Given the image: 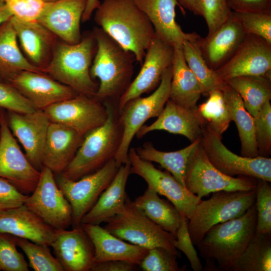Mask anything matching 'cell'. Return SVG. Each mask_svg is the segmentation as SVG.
I'll return each mask as SVG.
<instances>
[{"label":"cell","mask_w":271,"mask_h":271,"mask_svg":"<svg viewBox=\"0 0 271 271\" xmlns=\"http://www.w3.org/2000/svg\"><path fill=\"white\" fill-rule=\"evenodd\" d=\"M94 20L142 65L156 32L147 16L132 0H103L96 9Z\"/></svg>","instance_id":"6da1fadb"},{"label":"cell","mask_w":271,"mask_h":271,"mask_svg":"<svg viewBox=\"0 0 271 271\" xmlns=\"http://www.w3.org/2000/svg\"><path fill=\"white\" fill-rule=\"evenodd\" d=\"M257 213L255 201L240 217L212 227L196 245L208 270L230 271L253 237Z\"/></svg>","instance_id":"7a4b0ae2"},{"label":"cell","mask_w":271,"mask_h":271,"mask_svg":"<svg viewBox=\"0 0 271 271\" xmlns=\"http://www.w3.org/2000/svg\"><path fill=\"white\" fill-rule=\"evenodd\" d=\"M92 33L97 48L90 73L92 79L99 80L94 98L101 102H118L132 80L135 56L101 28H94Z\"/></svg>","instance_id":"3957f363"},{"label":"cell","mask_w":271,"mask_h":271,"mask_svg":"<svg viewBox=\"0 0 271 271\" xmlns=\"http://www.w3.org/2000/svg\"><path fill=\"white\" fill-rule=\"evenodd\" d=\"M96 48L92 32L85 34L76 44L56 43L43 72L78 94L94 98L98 85L90 70Z\"/></svg>","instance_id":"277c9868"},{"label":"cell","mask_w":271,"mask_h":271,"mask_svg":"<svg viewBox=\"0 0 271 271\" xmlns=\"http://www.w3.org/2000/svg\"><path fill=\"white\" fill-rule=\"evenodd\" d=\"M103 103L107 110L106 121L87 132L72 160L61 174L64 177L77 180L102 168L114 159L122 135L118 121V106L112 101Z\"/></svg>","instance_id":"5b68a950"},{"label":"cell","mask_w":271,"mask_h":271,"mask_svg":"<svg viewBox=\"0 0 271 271\" xmlns=\"http://www.w3.org/2000/svg\"><path fill=\"white\" fill-rule=\"evenodd\" d=\"M256 189L219 191L208 200H201L188 220V230L197 245L213 226L241 216L255 202Z\"/></svg>","instance_id":"8992f818"},{"label":"cell","mask_w":271,"mask_h":271,"mask_svg":"<svg viewBox=\"0 0 271 271\" xmlns=\"http://www.w3.org/2000/svg\"><path fill=\"white\" fill-rule=\"evenodd\" d=\"M172 75L171 65L165 70L159 85L151 94L129 101L118 112L122 129L121 143L114 157L118 167L129 162V146L140 128L150 118L157 117L163 109L169 99Z\"/></svg>","instance_id":"52a82bcc"},{"label":"cell","mask_w":271,"mask_h":271,"mask_svg":"<svg viewBox=\"0 0 271 271\" xmlns=\"http://www.w3.org/2000/svg\"><path fill=\"white\" fill-rule=\"evenodd\" d=\"M104 228L126 242L150 249L162 247L179 254L176 237L149 219L127 196L123 210L106 222Z\"/></svg>","instance_id":"ba28073f"},{"label":"cell","mask_w":271,"mask_h":271,"mask_svg":"<svg viewBox=\"0 0 271 271\" xmlns=\"http://www.w3.org/2000/svg\"><path fill=\"white\" fill-rule=\"evenodd\" d=\"M257 179L243 176L226 175L209 161L201 141L190 157L185 186L199 198L219 191H251L256 189Z\"/></svg>","instance_id":"9c48e42d"},{"label":"cell","mask_w":271,"mask_h":271,"mask_svg":"<svg viewBox=\"0 0 271 271\" xmlns=\"http://www.w3.org/2000/svg\"><path fill=\"white\" fill-rule=\"evenodd\" d=\"M119 168L113 159L99 170L77 180L55 174L58 186L71 206L72 228L81 225L83 217L111 183Z\"/></svg>","instance_id":"30bf717a"},{"label":"cell","mask_w":271,"mask_h":271,"mask_svg":"<svg viewBox=\"0 0 271 271\" xmlns=\"http://www.w3.org/2000/svg\"><path fill=\"white\" fill-rule=\"evenodd\" d=\"M221 139L203 125L201 144L208 159L217 169L229 176H247L270 183V158L239 156L230 151Z\"/></svg>","instance_id":"8fae6325"},{"label":"cell","mask_w":271,"mask_h":271,"mask_svg":"<svg viewBox=\"0 0 271 271\" xmlns=\"http://www.w3.org/2000/svg\"><path fill=\"white\" fill-rule=\"evenodd\" d=\"M128 159L130 174H136L144 179L148 187L166 197L180 215L190 219L196 206L202 200L201 199L190 192L169 172L162 171L151 162L140 158L135 149H129Z\"/></svg>","instance_id":"7c38bea8"},{"label":"cell","mask_w":271,"mask_h":271,"mask_svg":"<svg viewBox=\"0 0 271 271\" xmlns=\"http://www.w3.org/2000/svg\"><path fill=\"white\" fill-rule=\"evenodd\" d=\"M24 204L55 229L72 225L71 205L58 186L55 174L46 167H42L37 185Z\"/></svg>","instance_id":"4fadbf2b"},{"label":"cell","mask_w":271,"mask_h":271,"mask_svg":"<svg viewBox=\"0 0 271 271\" xmlns=\"http://www.w3.org/2000/svg\"><path fill=\"white\" fill-rule=\"evenodd\" d=\"M0 177L8 180L23 194H31L39 181L40 171L20 149L9 128L4 109H0Z\"/></svg>","instance_id":"5bb4252c"},{"label":"cell","mask_w":271,"mask_h":271,"mask_svg":"<svg viewBox=\"0 0 271 271\" xmlns=\"http://www.w3.org/2000/svg\"><path fill=\"white\" fill-rule=\"evenodd\" d=\"M214 71L222 84L239 76H271V44L248 34L232 56Z\"/></svg>","instance_id":"9a60e30c"},{"label":"cell","mask_w":271,"mask_h":271,"mask_svg":"<svg viewBox=\"0 0 271 271\" xmlns=\"http://www.w3.org/2000/svg\"><path fill=\"white\" fill-rule=\"evenodd\" d=\"M43 110L50 122L67 126L82 136L103 124L108 116L103 103L81 94L55 103Z\"/></svg>","instance_id":"2e32d148"},{"label":"cell","mask_w":271,"mask_h":271,"mask_svg":"<svg viewBox=\"0 0 271 271\" xmlns=\"http://www.w3.org/2000/svg\"><path fill=\"white\" fill-rule=\"evenodd\" d=\"M174 52V47L156 33L139 73L118 100V112L129 101L158 87L164 72L172 64Z\"/></svg>","instance_id":"e0dca14e"},{"label":"cell","mask_w":271,"mask_h":271,"mask_svg":"<svg viewBox=\"0 0 271 271\" xmlns=\"http://www.w3.org/2000/svg\"><path fill=\"white\" fill-rule=\"evenodd\" d=\"M6 119L13 134L23 146L25 155L40 171L42 153L50 121L43 110L26 113L6 111Z\"/></svg>","instance_id":"ac0fdd59"},{"label":"cell","mask_w":271,"mask_h":271,"mask_svg":"<svg viewBox=\"0 0 271 271\" xmlns=\"http://www.w3.org/2000/svg\"><path fill=\"white\" fill-rule=\"evenodd\" d=\"M7 81L17 88L37 110H44L78 94L71 87L44 73L22 71Z\"/></svg>","instance_id":"d6986e66"},{"label":"cell","mask_w":271,"mask_h":271,"mask_svg":"<svg viewBox=\"0 0 271 271\" xmlns=\"http://www.w3.org/2000/svg\"><path fill=\"white\" fill-rule=\"evenodd\" d=\"M50 246L64 271H89L93 263L92 242L82 225L55 229Z\"/></svg>","instance_id":"ffe728a7"},{"label":"cell","mask_w":271,"mask_h":271,"mask_svg":"<svg viewBox=\"0 0 271 271\" xmlns=\"http://www.w3.org/2000/svg\"><path fill=\"white\" fill-rule=\"evenodd\" d=\"M87 0H58L46 3L37 22L63 42L70 44L81 39L80 21Z\"/></svg>","instance_id":"44dd1931"},{"label":"cell","mask_w":271,"mask_h":271,"mask_svg":"<svg viewBox=\"0 0 271 271\" xmlns=\"http://www.w3.org/2000/svg\"><path fill=\"white\" fill-rule=\"evenodd\" d=\"M247 34L233 14L216 31L196 39L201 54L208 67L215 70L234 53Z\"/></svg>","instance_id":"7402d4cb"},{"label":"cell","mask_w":271,"mask_h":271,"mask_svg":"<svg viewBox=\"0 0 271 271\" xmlns=\"http://www.w3.org/2000/svg\"><path fill=\"white\" fill-rule=\"evenodd\" d=\"M203 125L197 109L185 107L169 99L157 119L150 125H143L136 136L141 138L154 130H163L183 136L193 142L201 138Z\"/></svg>","instance_id":"603a6c76"},{"label":"cell","mask_w":271,"mask_h":271,"mask_svg":"<svg viewBox=\"0 0 271 271\" xmlns=\"http://www.w3.org/2000/svg\"><path fill=\"white\" fill-rule=\"evenodd\" d=\"M0 232L50 246L55 229L23 204L0 211Z\"/></svg>","instance_id":"cb8c5ba5"},{"label":"cell","mask_w":271,"mask_h":271,"mask_svg":"<svg viewBox=\"0 0 271 271\" xmlns=\"http://www.w3.org/2000/svg\"><path fill=\"white\" fill-rule=\"evenodd\" d=\"M83 138L67 126L50 122L41 158L42 166L54 174H61L73 159Z\"/></svg>","instance_id":"d4e9b609"},{"label":"cell","mask_w":271,"mask_h":271,"mask_svg":"<svg viewBox=\"0 0 271 271\" xmlns=\"http://www.w3.org/2000/svg\"><path fill=\"white\" fill-rule=\"evenodd\" d=\"M147 16L156 33L174 48L181 46L185 40L195 39L196 33H186L177 23L175 8L180 7L177 0H132Z\"/></svg>","instance_id":"484cf974"},{"label":"cell","mask_w":271,"mask_h":271,"mask_svg":"<svg viewBox=\"0 0 271 271\" xmlns=\"http://www.w3.org/2000/svg\"><path fill=\"white\" fill-rule=\"evenodd\" d=\"M94 247L93 263L121 260L140 265L148 249L126 242L99 225L81 224Z\"/></svg>","instance_id":"4316f807"},{"label":"cell","mask_w":271,"mask_h":271,"mask_svg":"<svg viewBox=\"0 0 271 271\" xmlns=\"http://www.w3.org/2000/svg\"><path fill=\"white\" fill-rule=\"evenodd\" d=\"M129 174L128 162L119 167L111 183L83 217L81 224L99 225L106 222L123 210L127 197L125 186Z\"/></svg>","instance_id":"83f0119b"},{"label":"cell","mask_w":271,"mask_h":271,"mask_svg":"<svg viewBox=\"0 0 271 271\" xmlns=\"http://www.w3.org/2000/svg\"><path fill=\"white\" fill-rule=\"evenodd\" d=\"M11 21L24 52L32 64L43 69L50 61L57 37L37 21H24L14 17Z\"/></svg>","instance_id":"f1b7e54d"},{"label":"cell","mask_w":271,"mask_h":271,"mask_svg":"<svg viewBox=\"0 0 271 271\" xmlns=\"http://www.w3.org/2000/svg\"><path fill=\"white\" fill-rule=\"evenodd\" d=\"M174 49L169 99L181 106L196 109L202 95L200 84L185 61L182 46Z\"/></svg>","instance_id":"f546056e"},{"label":"cell","mask_w":271,"mask_h":271,"mask_svg":"<svg viewBox=\"0 0 271 271\" xmlns=\"http://www.w3.org/2000/svg\"><path fill=\"white\" fill-rule=\"evenodd\" d=\"M238 132L240 141V155L255 158L259 156L255 137L253 117L246 109L239 95L228 84L221 89Z\"/></svg>","instance_id":"4dcf8cb0"},{"label":"cell","mask_w":271,"mask_h":271,"mask_svg":"<svg viewBox=\"0 0 271 271\" xmlns=\"http://www.w3.org/2000/svg\"><path fill=\"white\" fill-rule=\"evenodd\" d=\"M22 71L44 73L42 68L32 64L22 54L10 19L0 26V75L7 81Z\"/></svg>","instance_id":"1f68e13d"},{"label":"cell","mask_w":271,"mask_h":271,"mask_svg":"<svg viewBox=\"0 0 271 271\" xmlns=\"http://www.w3.org/2000/svg\"><path fill=\"white\" fill-rule=\"evenodd\" d=\"M200 141L201 138L183 149L172 152L158 150L149 142L144 143L135 150L140 158L151 163L159 164L185 187L188 163L190 156L199 145Z\"/></svg>","instance_id":"d6a6232c"},{"label":"cell","mask_w":271,"mask_h":271,"mask_svg":"<svg viewBox=\"0 0 271 271\" xmlns=\"http://www.w3.org/2000/svg\"><path fill=\"white\" fill-rule=\"evenodd\" d=\"M132 202L152 221L176 236L181 216L170 202L161 198L157 192L149 187Z\"/></svg>","instance_id":"836d02e7"},{"label":"cell","mask_w":271,"mask_h":271,"mask_svg":"<svg viewBox=\"0 0 271 271\" xmlns=\"http://www.w3.org/2000/svg\"><path fill=\"white\" fill-rule=\"evenodd\" d=\"M226 83L239 95L246 109L253 118L271 99V76H239Z\"/></svg>","instance_id":"e575fe53"},{"label":"cell","mask_w":271,"mask_h":271,"mask_svg":"<svg viewBox=\"0 0 271 271\" xmlns=\"http://www.w3.org/2000/svg\"><path fill=\"white\" fill-rule=\"evenodd\" d=\"M271 233L254 235L230 271H270Z\"/></svg>","instance_id":"d590c367"},{"label":"cell","mask_w":271,"mask_h":271,"mask_svg":"<svg viewBox=\"0 0 271 271\" xmlns=\"http://www.w3.org/2000/svg\"><path fill=\"white\" fill-rule=\"evenodd\" d=\"M197 38L184 40L182 48L188 67L200 84L202 95L208 96L211 91L216 89L221 90L225 84L220 82L215 71L210 69L206 64L200 51Z\"/></svg>","instance_id":"8d00e7d4"},{"label":"cell","mask_w":271,"mask_h":271,"mask_svg":"<svg viewBox=\"0 0 271 271\" xmlns=\"http://www.w3.org/2000/svg\"><path fill=\"white\" fill-rule=\"evenodd\" d=\"M208 96L197 106V112L204 125L222 138L232 121L230 111L221 90H214Z\"/></svg>","instance_id":"74e56055"},{"label":"cell","mask_w":271,"mask_h":271,"mask_svg":"<svg viewBox=\"0 0 271 271\" xmlns=\"http://www.w3.org/2000/svg\"><path fill=\"white\" fill-rule=\"evenodd\" d=\"M17 246L26 255L29 266L35 271H64L51 252L49 246L36 243L27 239L17 237Z\"/></svg>","instance_id":"f35d334b"},{"label":"cell","mask_w":271,"mask_h":271,"mask_svg":"<svg viewBox=\"0 0 271 271\" xmlns=\"http://www.w3.org/2000/svg\"><path fill=\"white\" fill-rule=\"evenodd\" d=\"M196 15L205 19L207 27V35L216 31L232 15L227 0H193Z\"/></svg>","instance_id":"ab89813d"},{"label":"cell","mask_w":271,"mask_h":271,"mask_svg":"<svg viewBox=\"0 0 271 271\" xmlns=\"http://www.w3.org/2000/svg\"><path fill=\"white\" fill-rule=\"evenodd\" d=\"M255 205L257 220L254 235L271 233V186L270 182L257 179Z\"/></svg>","instance_id":"60d3db41"},{"label":"cell","mask_w":271,"mask_h":271,"mask_svg":"<svg viewBox=\"0 0 271 271\" xmlns=\"http://www.w3.org/2000/svg\"><path fill=\"white\" fill-rule=\"evenodd\" d=\"M17 237L0 232V270L28 271L29 264L17 248Z\"/></svg>","instance_id":"b9f144b4"},{"label":"cell","mask_w":271,"mask_h":271,"mask_svg":"<svg viewBox=\"0 0 271 271\" xmlns=\"http://www.w3.org/2000/svg\"><path fill=\"white\" fill-rule=\"evenodd\" d=\"M177 254L162 247H154L148 250L140 266L144 271H183L184 266H179Z\"/></svg>","instance_id":"7bdbcfd3"},{"label":"cell","mask_w":271,"mask_h":271,"mask_svg":"<svg viewBox=\"0 0 271 271\" xmlns=\"http://www.w3.org/2000/svg\"><path fill=\"white\" fill-rule=\"evenodd\" d=\"M247 35L259 37L271 44V14L259 12H232Z\"/></svg>","instance_id":"ee69618b"},{"label":"cell","mask_w":271,"mask_h":271,"mask_svg":"<svg viewBox=\"0 0 271 271\" xmlns=\"http://www.w3.org/2000/svg\"><path fill=\"white\" fill-rule=\"evenodd\" d=\"M255 137L259 156L269 157L271 154V104L266 102L254 117Z\"/></svg>","instance_id":"f6af8a7d"},{"label":"cell","mask_w":271,"mask_h":271,"mask_svg":"<svg viewBox=\"0 0 271 271\" xmlns=\"http://www.w3.org/2000/svg\"><path fill=\"white\" fill-rule=\"evenodd\" d=\"M0 109L26 113L36 111L31 102L7 81H0Z\"/></svg>","instance_id":"bcb514c9"},{"label":"cell","mask_w":271,"mask_h":271,"mask_svg":"<svg viewBox=\"0 0 271 271\" xmlns=\"http://www.w3.org/2000/svg\"><path fill=\"white\" fill-rule=\"evenodd\" d=\"M180 216V223L176 232L174 246L185 254L194 271H201L203 269V266L190 237L188 230V219L183 216Z\"/></svg>","instance_id":"7dc6e473"},{"label":"cell","mask_w":271,"mask_h":271,"mask_svg":"<svg viewBox=\"0 0 271 271\" xmlns=\"http://www.w3.org/2000/svg\"><path fill=\"white\" fill-rule=\"evenodd\" d=\"M13 17L24 21H37L46 2L43 0H3Z\"/></svg>","instance_id":"c3c4849f"},{"label":"cell","mask_w":271,"mask_h":271,"mask_svg":"<svg viewBox=\"0 0 271 271\" xmlns=\"http://www.w3.org/2000/svg\"><path fill=\"white\" fill-rule=\"evenodd\" d=\"M28 195L21 193L7 179L0 177V211L23 205Z\"/></svg>","instance_id":"681fc988"},{"label":"cell","mask_w":271,"mask_h":271,"mask_svg":"<svg viewBox=\"0 0 271 271\" xmlns=\"http://www.w3.org/2000/svg\"><path fill=\"white\" fill-rule=\"evenodd\" d=\"M232 12L271 14V0H227Z\"/></svg>","instance_id":"f907efd6"},{"label":"cell","mask_w":271,"mask_h":271,"mask_svg":"<svg viewBox=\"0 0 271 271\" xmlns=\"http://www.w3.org/2000/svg\"><path fill=\"white\" fill-rule=\"evenodd\" d=\"M138 265L126 261L121 260H109L93 263L92 271H133L137 270Z\"/></svg>","instance_id":"816d5d0a"},{"label":"cell","mask_w":271,"mask_h":271,"mask_svg":"<svg viewBox=\"0 0 271 271\" xmlns=\"http://www.w3.org/2000/svg\"><path fill=\"white\" fill-rule=\"evenodd\" d=\"M13 17L3 0H0V26Z\"/></svg>","instance_id":"f5cc1de1"},{"label":"cell","mask_w":271,"mask_h":271,"mask_svg":"<svg viewBox=\"0 0 271 271\" xmlns=\"http://www.w3.org/2000/svg\"><path fill=\"white\" fill-rule=\"evenodd\" d=\"M177 1L185 14L184 9L189 10L194 14L195 13L193 0H177Z\"/></svg>","instance_id":"db71d44e"},{"label":"cell","mask_w":271,"mask_h":271,"mask_svg":"<svg viewBox=\"0 0 271 271\" xmlns=\"http://www.w3.org/2000/svg\"><path fill=\"white\" fill-rule=\"evenodd\" d=\"M100 3L99 0H88L87 4L90 7H95L97 6Z\"/></svg>","instance_id":"11a10c76"},{"label":"cell","mask_w":271,"mask_h":271,"mask_svg":"<svg viewBox=\"0 0 271 271\" xmlns=\"http://www.w3.org/2000/svg\"><path fill=\"white\" fill-rule=\"evenodd\" d=\"M44 2H46V3H48V2H55V1H58V0H43Z\"/></svg>","instance_id":"9f6ffc18"},{"label":"cell","mask_w":271,"mask_h":271,"mask_svg":"<svg viewBox=\"0 0 271 271\" xmlns=\"http://www.w3.org/2000/svg\"><path fill=\"white\" fill-rule=\"evenodd\" d=\"M5 81L4 80V79L3 78V77L1 76V75H0V81Z\"/></svg>","instance_id":"6f0895ef"},{"label":"cell","mask_w":271,"mask_h":271,"mask_svg":"<svg viewBox=\"0 0 271 271\" xmlns=\"http://www.w3.org/2000/svg\"><path fill=\"white\" fill-rule=\"evenodd\" d=\"M0 137H1V126H0Z\"/></svg>","instance_id":"680465c9"}]
</instances>
